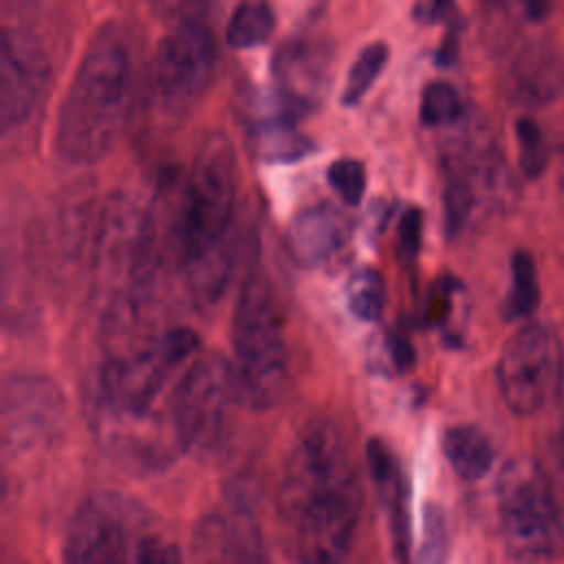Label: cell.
<instances>
[{
    "mask_svg": "<svg viewBox=\"0 0 564 564\" xmlns=\"http://www.w3.org/2000/svg\"><path fill=\"white\" fill-rule=\"evenodd\" d=\"M361 480L348 438L328 416L295 434L278 487L286 549L297 564H344L361 516Z\"/></svg>",
    "mask_w": 564,
    "mask_h": 564,
    "instance_id": "obj_1",
    "label": "cell"
},
{
    "mask_svg": "<svg viewBox=\"0 0 564 564\" xmlns=\"http://www.w3.org/2000/svg\"><path fill=\"white\" fill-rule=\"evenodd\" d=\"M238 167L231 141L207 132L189 165L176 218L178 271L198 304H216L234 269V209Z\"/></svg>",
    "mask_w": 564,
    "mask_h": 564,
    "instance_id": "obj_2",
    "label": "cell"
},
{
    "mask_svg": "<svg viewBox=\"0 0 564 564\" xmlns=\"http://www.w3.org/2000/svg\"><path fill=\"white\" fill-rule=\"evenodd\" d=\"M132 88V48L119 22L90 35L59 101L53 148L70 165L99 161L117 141Z\"/></svg>",
    "mask_w": 564,
    "mask_h": 564,
    "instance_id": "obj_3",
    "label": "cell"
},
{
    "mask_svg": "<svg viewBox=\"0 0 564 564\" xmlns=\"http://www.w3.org/2000/svg\"><path fill=\"white\" fill-rule=\"evenodd\" d=\"M64 564H185L161 520L137 498L97 491L75 509Z\"/></svg>",
    "mask_w": 564,
    "mask_h": 564,
    "instance_id": "obj_4",
    "label": "cell"
},
{
    "mask_svg": "<svg viewBox=\"0 0 564 564\" xmlns=\"http://www.w3.org/2000/svg\"><path fill=\"white\" fill-rule=\"evenodd\" d=\"M231 355L238 401L256 412L271 410L286 390L289 348L282 311L262 271H251L238 291Z\"/></svg>",
    "mask_w": 564,
    "mask_h": 564,
    "instance_id": "obj_5",
    "label": "cell"
},
{
    "mask_svg": "<svg viewBox=\"0 0 564 564\" xmlns=\"http://www.w3.org/2000/svg\"><path fill=\"white\" fill-rule=\"evenodd\" d=\"M152 216L130 192H112L93 238V273L106 302L108 324L126 322L152 278Z\"/></svg>",
    "mask_w": 564,
    "mask_h": 564,
    "instance_id": "obj_6",
    "label": "cell"
},
{
    "mask_svg": "<svg viewBox=\"0 0 564 564\" xmlns=\"http://www.w3.org/2000/svg\"><path fill=\"white\" fill-rule=\"evenodd\" d=\"M496 498L502 542L516 562L553 564L564 557V518L551 480L535 463H507Z\"/></svg>",
    "mask_w": 564,
    "mask_h": 564,
    "instance_id": "obj_7",
    "label": "cell"
},
{
    "mask_svg": "<svg viewBox=\"0 0 564 564\" xmlns=\"http://www.w3.org/2000/svg\"><path fill=\"white\" fill-rule=\"evenodd\" d=\"M236 399L238 390L231 361L218 352L198 355L178 377L167 408L170 430L178 452L214 447Z\"/></svg>",
    "mask_w": 564,
    "mask_h": 564,
    "instance_id": "obj_8",
    "label": "cell"
},
{
    "mask_svg": "<svg viewBox=\"0 0 564 564\" xmlns=\"http://www.w3.org/2000/svg\"><path fill=\"white\" fill-rule=\"evenodd\" d=\"M562 372L560 341L540 322H522L500 348L496 364L500 397L518 416L549 405L562 386Z\"/></svg>",
    "mask_w": 564,
    "mask_h": 564,
    "instance_id": "obj_9",
    "label": "cell"
},
{
    "mask_svg": "<svg viewBox=\"0 0 564 564\" xmlns=\"http://www.w3.org/2000/svg\"><path fill=\"white\" fill-rule=\"evenodd\" d=\"M216 42L203 18L183 15L174 20L156 42L152 57V82L161 101L172 110L196 104L214 77Z\"/></svg>",
    "mask_w": 564,
    "mask_h": 564,
    "instance_id": "obj_10",
    "label": "cell"
},
{
    "mask_svg": "<svg viewBox=\"0 0 564 564\" xmlns=\"http://www.w3.org/2000/svg\"><path fill=\"white\" fill-rule=\"evenodd\" d=\"M48 79V57L40 40L22 26L0 31V128L22 126Z\"/></svg>",
    "mask_w": 564,
    "mask_h": 564,
    "instance_id": "obj_11",
    "label": "cell"
},
{
    "mask_svg": "<svg viewBox=\"0 0 564 564\" xmlns=\"http://www.w3.org/2000/svg\"><path fill=\"white\" fill-rule=\"evenodd\" d=\"M194 564H269L258 520L245 502H225L205 513L192 542Z\"/></svg>",
    "mask_w": 564,
    "mask_h": 564,
    "instance_id": "obj_12",
    "label": "cell"
},
{
    "mask_svg": "<svg viewBox=\"0 0 564 564\" xmlns=\"http://www.w3.org/2000/svg\"><path fill=\"white\" fill-rule=\"evenodd\" d=\"M64 410L59 388L40 375H7L2 381L4 436L24 441L51 430Z\"/></svg>",
    "mask_w": 564,
    "mask_h": 564,
    "instance_id": "obj_13",
    "label": "cell"
},
{
    "mask_svg": "<svg viewBox=\"0 0 564 564\" xmlns=\"http://www.w3.org/2000/svg\"><path fill=\"white\" fill-rule=\"evenodd\" d=\"M366 465L375 482L377 498L386 513L392 551L399 564H412V529H410V491L403 467L394 452L381 438L366 441Z\"/></svg>",
    "mask_w": 564,
    "mask_h": 564,
    "instance_id": "obj_14",
    "label": "cell"
},
{
    "mask_svg": "<svg viewBox=\"0 0 564 564\" xmlns=\"http://www.w3.org/2000/svg\"><path fill=\"white\" fill-rule=\"evenodd\" d=\"M326 68L328 53L319 42L295 37L278 48L273 75L284 117L315 106L317 93L324 90Z\"/></svg>",
    "mask_w": 564,
    "mask_h": 564,
    "instance_id": "obj_15",
    "label": "cell"
},
{
    "mask_svg": "<svg viewBox=\"0 0 564 564\" xmlns=\"http://www.w3.org/2000/svg\"><path fill=\"white\" fill-rule=\"evenodd\" d=\"M352 231L350 218L333 203H313L295 212L284 245L289 256L302 267H317L330 260Z\"/></svg>",
    "mask_w": 564,
    "mask_h": 564,
    "instance_id": "obj_16",
    "label": "cell"
},
{
    "mask_svg": "<svg viewBox=\"0 0 564 564\" xmlns=\"http://www.w3.org/2000/svg\"><path fill=\"white\" fill-rule=\"evenodd\" d=\"M491 161L474 150H456L445 161L443 209L447 234H460L478 214L482 194L491 187Z\"/></svg>",
    "mask_w": 564,
    "mask_h": 564,
    "instance_id": "obj_17",
    "label": "cell"
},
{
    "mask_svg": "<svg viewBox=\"0 0 564 564\" xmlns=\"http://www.w3.org/2000/svg\"><path fill=\"white\" fill-rule=\"evenodd\" d=\"M441 443L447 463L452 465L456 476L467 482L485 478L496 460L491 438L471 423H458L447 427Z\"/></svg>",
    "mask_w": 564,
    "mask_h": 564,
    "instance_id": "obj_18",
    "label": "cell"
},
{
    "mask_svg": "<svg viewBox=\"0 0 564 564\" xmlns=\"http://www.w3.org/2000/svg\"><path fill=\"white\" fill-rule=\"evenodd\" d=\"M251 143L262 161H295L313 150L311 141L302 137L286 117L258 123L251 132Z\"/></svg>",
    "mask_w": 564,
    "mask_h": 564,
    "instance_id": "obj_19",
    "label": "cell"
},
{
    "mask_svg": "<svg viewBox=\"0 0 564 564\" xmlns=\"http://www.w3.org/2000/svg\"><path fill=\"white\" fill-rule=\"evenodd\" d=\"M275 31V13L264 2L238 4L227 22L225 40L234 48H253L264 44Z\"/></svg>",
    "mask_w": 564,
    "mask_h": 564,
    "instance_id": "obj_20",
    "label": "cell"
},
{
    "mask_svg": "<svg viewBox=\"0 0 564 564\" xmlns=\"http://www.w3.org/2000/svg\"><path fill=\"white\" fill-rule=\"evenodd\" d=\"M540 300L538 269L529 251L518 249L511 256V282L505 297V317L507 319H527Z\"/></svg>",
    "mask_w": 564,
    "mask_h": 564,
    "instance_id": "obj_21",
    "label": "cell"
},
{
    "mask_svg": "<svg viewBox=\"0 0 564 564\" xmlns=\"http://www.w3.org/2000/svg\"><path fill=\"white\" fill-rule=\"evenodd\" d=\"M344 297L359 322H377L386 306L383 275L372 267L355 269L344 284Z\"/></svg>",
    "mask_w": 564,
    "mask_h": 564,
    "instance_id": "obj_22",
    "label": "cell"
},
{
    "mask_svg": "<svg viewBox=\"0 0 564 564\" xmlns=\"http://www.w3.org/2000/svg\"><path fill=\"white\" fill-rule=\"evenodd\" d=\"M388 57H390V48L381 40H375V42L366 44L357 53L355 62L348 68L344 88H341V97H339L341 106L350 108V106H357L364 99V95L370 90V86L381 75Z\"/></svg>",
    "mask_w": 564,
    "mask_h": 564,
    "instance_id": "obj_23",
    "label": "cell"
},
{
    "mask_svg": "<svg viewBox=\"0 0 564 564\" xmlns=\"http://www.w3.org/2000/svg\"><path fill=\"white\" fill-rule=\"evenodd\" d=\"M463 117V99L458 88L447 79H432L421 90L419 119L425 128L456 123Z\"/></svg>",
    "mask_w": 564,
    "mask_h": 564,
    "instance_id": "obj_24",
    "label": "cell"
},
{
    "mask_svg": "<svg viewBox=\"0 0 564 564\" xmlns=\"http://www.w3.org/2000/svg\"><path fill=\"white\" fill-rule=\"evenodd\" d=\"M516 141H518V156L524 176L535 178L542 174L546 165V141L538 126V121L529 115L516 119Z\"/></svg>",
    "mask_w": 564,
    "mask_h": 564,
    "instance_id": "obj_25",
    "label": "cell"
},
{
    "mask_svg": "<svg viewBox=\"0 0 564 564\" xmlns=\"http://www.w3.org/2000/svg\"><path fill=\"white\" fill-rule=\"evenodd\" d=\"M326 181L333 187V192L348 205H359L366 192V167L361 161L341 156L335 159L326 170Z\"/></svg>",
    "mask_w": 564,
    "mask_h": 564,
    "instance_id": "obj_26",
    "label": "cell"
},
{
    "mask_svg": "<svg viewBox=\"0 0 564 564\" xmlns=\"http://www.w3.org/2000/svg\"><path fill=\"white\" fill-rule=\"evenodd\" d=\"M449 553V531L443 511L434 505L425 509L423 542L414 555L416 564H443Z\"/></svg>",
    "mask_w": 564,
    "mask_h": 564,
    "instance_id": "obj_27",
    "label": "cell"
},
{
    "mask_svg": "<svg viewBox=\"0 0 564 564\" xmlns=\"http://www.w3.org/2000/svg\"><path fill=\"white\" fill-rule=\"evenodd\" d=\"M423 229V214L419 207H408L401 214L399 229H397V242H399V253L403 260H414L421 247V231Z\"/></svg>",
    "mask_w": 564,
    "mask_h": 564,
    "instance_id": "obj_28",
    "label": "cell"
},
{
    "mask_svg": "<svg viewBox=\"0 0 564 564\" xmlns=\"http://www.w3.org/2000/svg\"><path fill=\"white\" fill-rule=\"evenodd\" d=\"M388 355H390L392 366L399 372H405V370H410L414 366V348H412V344L405 337L392 335L388 339Z\"/></svg>",
    "mask_w": 564,
    "mask_h": 564,
    "instance_id": "obj_29",
    "label": "cell"
},
{
    "mask_svg": "<svg viewBox=\"0 0 564 564\" xmlns=\"http://www.w3.org/2000/svg\"><path fill=\"white\" fill-rule=\"evenodd\" d=\"M449 11H454V7L447 2H421L412 9V15H414V20H419L423 24H434V22L445 20Z\"/></svg>",
    "mask_w": 564,
    "mask_h": 564,
    "instance_id": "obj_30",
    "label": "cell"
}]
</instances>
